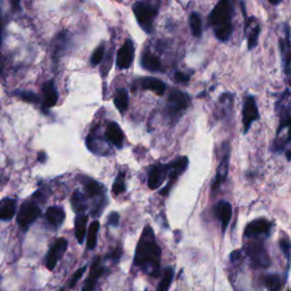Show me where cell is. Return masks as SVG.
<instances>
[{
	"label": "cell",
	"instance_id": "6da1fadb",
	"mask_svg": "<svg viewBox=\"0 0 291 291\" xmlns=\"http://www.w3.org/2000/svg\"><path fill=\"white\" fill-rule=\"evenodd\" d=\"M161 248L155 239L154 230L146 226L138 242L133 263L135 266L142 268L146 273L152 276H157L161 266Z\"/></svg>",
	"mask_w": 291,
	"mask_h": 291
},
{
	"label": "cell",
	"instance_id": "7a4b0ae2",
	"mask_svg": "<svg viewBox=\"0 0 291 291\" xmlns=\"http://www.w3.org/2000/svg\"><path fill=\"white\" fill-rule=\"evenodd\" d=\"M234 6L230 0H220L208 17V23L220 41H227L234 31Z\"/></svg>",
	"mask_w": 291,
	"mask_h": 291
},
{
	"label": "cell",
	"instance_id": "3957f363",
	"mask_svg": "<svg viewBox=\"0 0 291 291\" xmlns=\"http://www.w3.org/2000/svg\"><path fill=\"white\" fill-rule=\"evenodd\" d=\"M161 7V0H140L133 5V13L146 33L154 31V22Z\"/></svg>",
	"mask_w": 291,
	"mask_h": 291
},
{
	"label": "cell",
	"instance_id": "277c9868",
	"mask_svg": "<svg viewBox=\"0 0 291 291\" xmlns=\"http://www.w3.org/2000/svg\"><path fill=\"white\" fill-rule=\"evenodd\" d=\"M189 105H190V96L179 89H172L168 96L166 106L168 118L176 123L189 107Z\"/></svg>",
	"mask_w": 291,
	"mask_h": 291
},
{
	"label": "cell",
	"instance_id": "5b68a950",
	"mask_svg": "<svg viewBox=\"0 0 291 291\" xmlns=\"http://www.w3.org/2000/svg\"><path fill=\"white\" fill-rule=\"evenodd\" d=\"M246 254L249 257L254 269H268L271 265V258L268 250L260 242H251L246 246Z\"/></svg>",
	"mask_w": 291,
	"mask_h": 291
},
{
	"label": "cell",
	"instance_id": "8992f818",
	"mask_svg": "<svg viewBox=\"0 0 291 291\" xmlns=\"http://www.w3.org/2000/svg\"><path fill=\"white\" fill-rule=\"evenodd\" d=\"M41 215V210L35 202L25 201L19 207L17 214V224L22 229H27L32 223H35Z\"/></svg>",
	"mask_w": 291,
	"mask_h": 291
},
{
	"label": "cell",
	"instance_id": "52a82bcc",
	"mask_svg": "<svg viewBox=\"0 0 291 291\" xmlns=\"http://www.w3.org/2000/svg\"><path fill=\"white\" fill-rule=\"evenodd\" d=\"M280 50L282 56L285 80L291 86V42L288 25H284V37L280 39Z\"/></svg>",
	"mask_w": 291,
	"mask_h": 291
},
{
	"label": "cell",
	"instance_id": "ba28073f",
	"mask_svg": "<svg viewBox=\"0 0 291 291\" xmlns=\"http://www.w3.org/2000/svg\"><path fill=\"white\" fill-rule=\"evenodd\" d=\"M188 163H189V159L187 157H180V158L176 159V161L172 162L169 165H167V167H168L167 174H168V178H169V184L161 191L163 196L167 195L169 189H171L173 184L176 183V181L178 180V178L180 177L184 171H186V168L188 167Z\"/></svg>",
	"mask_w": 291,
	"mask_h": 291
},
{
	"label": "cell",
	"instance_id": "9c48e42d",
	"mask_svg": "<svg viewBox=\"0 0 291 291\" xmlns=\"http://www.w3.org/2000/svg\"><path fill=\"white\" fill-rule=\"evenodd\" d=\"M258 119H259V113L258 108H257L255 98L251 96L247 97L244 105V109H242V123H244L245 133L248 132L251 124Z\"/></svg>",
	"mask_w": 291,
	"mask_h": 291
},
{
	"label": "cell",
	"instance_id": "30bf717a",
	"mask_svg": "<svg viewBox=\"0 0 291 291\" xmlns=\"http://www.w3.org/2000/svg\"><path fill=\"white\" fill-rule=\"evenodd\" d=\"M134 58V46L131 40H127L121 47L116 57V64L121 70H127L131 66Z\"/></svg>",
	"mask_w": 291,
	"mask_h": 291
},
{
	"label": "cell",
	"instance_id": "8fae6325",
	"mask_svg": "<svg viewBox=\"0 0 291 291\" xmlns=\"http://www.w3.org/2000/svg\"><path fill=\"white\" fill-rule=\"evenodd\" d=\"M67 248V240L63 239H58L49 250V253L47 255L46 258V266L48 270H54L56 264L58 263V260L61 259V257L64 255V253L66 251Z\"/></svg>",
	"mask_w": 291,
	"mask_h": 291
},
{
	"label": "cell",
	"instance_id": "7c38bea8",
	"mask_svg": "<svg viewBox=\"0 0 291 291\" xmlns=\"http://www.w3.org/2000/svg\"><path fill=\"white\" fill-rule=\"evenodd\" d=\"M168 172L167 165L164 164H156L155 166L150 169L148 176V186L152 190H156L162 186L164 181L166 180Z\"/></svg>",
	"mask_w": 291,
	"mask_h": 291
},
{
	"label": "cell",
	"instance_id": "4fadbf2b",
	"mask_svg": "<svg viewBox=\"0 0 291 291\" xmlns=\"http://www.w3.org/2000/svg\"><path fill=\"white\" fill-rule=\"evenodd\" d=\"M229 163H230V148L226 147L225 153L223 154L221 163L217 167V173L213 182V191H216L220 189L222 183H224L227 177V171H229Z\"/></svg>",
	"mask_w": 291,
	"mask_h": 291
},
{
	"label": "cell",
	"instance_id": "5bb4252c",
	"mask_svg": "<svg viewBox=\"0 0 291 291\" xmlns=\"http://www.w3.org/2000/svg\"><path fill=\"white\" fill-rule=\"evenodd\" d=\"M272 224L265 218H257V220L250 222L245 230V236L247 238H254L261 235H269Z\"/></svg>",
	"mask_w": 291,
	"mask_h": 291
},
{
	"label": "cell",
	"instance_id": "9a60e30c",
	"mask_svg": "<svg viewBox=\"0 0 291 291\" xmlns=\"http://www.w3.org/2000/svg\"><path fill=\"white\" fill-rule=\"evenodd\" d=\"M246 37L247 41H248V49H254L258 43V37L260 32L259 23L257 22L255 17H249L248 21L246 23Z\"/></svg>",
	"mask_w": 291,
	"mask_h": 291
},
{
	"label": "cell",
	"instance_id": "2e32d148",
	"mask_svg": "<svg viewBox=\"0 0 291 291\" xmlns=\"http://www.w3.org/2000/svg\"><path fill=\"white\" fill-rule=\"evenodd\" d=\"M140 88L150 90L156 94L157 96H163L166 91V85H165L164 82L156 77H142L139 81Z\"/></svg>",
	"mask_w": 291,
	"mask_h": 291
},
{
	"label": "cell",
	"instance_id": "e0dca14e",
	"mask_svg": "<svg viewBox=\"0 0 291 291\" xmlns=\"http://www.w3.org/2000/svg\"><path fill=\"white\" fill-rule=\"evenodd\" d=\"M215 214L218 217V220L221 221L222 224V231L225 232L227 225L231 221L232 217V207L227 201L222 200L216 205L215 207Z\"/></svg>",
	"mask_w": 291,
	"mask_h": 291
},
{
	"label": "cell",
	"instance_id": "ac0fdd59",
	"mask_svg": "<svg viewBox=\"0 0 291 291\" xmlns=\"http://www.w3.org/2000/svg\"><path fill=\"white\" fill-rule=\"evenodd\" d=\"M43 90V108H51L57 104L58 94L54 81H48L42 86Z\"/></svg>",
	"mask_w": 291,
	"mask_h": 291
},
{
	"label": "cell",
	"instance_id": "d6986e66",
	"mask_svg": "<svg viewBox=\"0 0 291 291\" xmlns=\"http://www.w3.org/2000/svg\"><path fill=\"white\" fill-rule=\"evenodd\" d=\"M106 138L116 147L121 148L123 144L124 133L118 123L109 122L107 124V129H106Z\"/></svg>",
	"mask_w": 291,
	"mask_h": 291
},
{
	"label": "cell",
	"instance_id": "ffe728a7",
	"mask_svg": "<svg viewBox=\"0 0 291 291\" xmlns=\"http://www.w3.org/2000/svg\"><path fill=\"white\" fill-rule=\"evenodd\" d=\"M16 201L12 198H4L0 200V220L9 221L15 215Z\"/></svg>",
	"mask_w": 291,
	"mask_h": 291
},
{
	"label": "cell",
	"instance_id": "44dd1931",
	"mask_svg": "<svg viewBox=\"0 0 291 291\" xmlns=\"http://www.w3.org/2000/svg\"><path fill=\"white\" fill-rule=\"evenodd\" d=\"M141 66L146 71L158 72L162 70V64L159 58L150 51H144L141 56Z\"/></svg>",
	"mask_w": 291,
	"mask_h": 291
},
{
	"label": "cell",
	"instance_id": "7402d4cb",
	"mask_svg": "<svg viewBox=\"0 0 291 291\" xmlns=\"http://www.w3.org/2000/svg\"><path fill=\"white\" fill-rule=\"evenodd\" d=\"M103 272H104V269L101 268L100 264H99V258H96L94 261V264H92V266H91V272H90L88 280H86L85 285L83 287V290H85V291L86 290H94L96 287L97 281H98V279L100 278L101 274H103Z\"/></svg>",
	"mask_w": 291,
	"mask_h": 291
},
{
	"label": "cell",
	"instance_id": "603a6c76",
	"mask_svg": "<svg viewBox=\"0 0 291 291\" xmlns=\"http://www.w3.org/2000/svg\"><path fill=\"white\" fill-rule=\"evenodd\" d=\"M47 221L50 223L52 226L58 227L62 225V223L65 220V212L62 207L58 206H52L48 208V211L46 213Z\"/></svg>",
	"mask_w": 291,
	"mask_h": 291
},
{
	"label": "cell",
	"instance_id": "cb8c5ba5",
	"mask_svg": "<svg viewBox=\"0 0 291 291\" xmlns=\"http://www.w3.org/2000/svg\"><path fill=\"white\" fill-rule=\"evenodd\" d=\"M86 223H88V215H77L75 218V237L79 244L84 241L85 231H86Z\"/></svg>",
	"mask_w": 291,
	"mask_h": 291
},
{
	"label": "cell",
	"instance_id": "d4e9b609",
	"mask_svg": "<svg viewBox=\"0 0 291 291\" xmlns=\"http://www.w3.org/2000/svg\"><path fill=\"white\" fill-rule=\"evenodd\" d=\"M114 104L120 111H125L129 106V95L125 89H119L114 97Z\"/></svg>",
	"mask_w": 291,
	"mask_h": 291
},
{
	"label": "cell",
	"instance_id": "484cf974",
	"mask_svg": "<svg viewBox=\"0 0 291 291\" xmlns=\"http://www.w3.org/2000/svg\"><path fill=\"white\" fill-rule=\"evenodd\" d=\"M189 22H190V27L193 37L200 38L202 35V21L199 14L192 13L190 18H189Z\"/></svg>",
	"mask_w": 291,
	"mask_h": 291
},
{
	"label": "cell",
	"instance_id": "4316f807",
	"mask_svg": "<svg viewBox=\"0 0 291 291\" xmlns=\"http://www.w3.org/2000/svg\"><path fill=\"white\" fill-rule=\"evenodd\" d=\"M98 231H99V222L98 221L92 222L89 227L88 239H86V248L89 250L94 249L97 245V235H98Z\"/></svg>",
	"mask_w": 291,
	"mask_h": 291
},
{
	"label": "cell",
	"instance_id": "83f0119b",
	"mask_svg": "<svg viewBox=\"0 0 291 291\" xmlns=\"http://www.w3.org/2000/svg\"><path fill=\"white\" fill-rule=\"evenodd\" d=\"M173 275H174V271L172 268H166L164 270V273H163V278L161 280V282H159L158 285V291H166L168 290V288L171 287V283H172V280H173Z\"/></svg>",
	"mask_w": 291,
	"mask_h": 291
},
{
	"label": "cell",
	"instance_id": "f1b7e54d",
	"mask_svg": "<svg viewBox=\"0 0 291 291\" xmlns=\"http://www.w3.org/2000/svg\"><path fill=\"white\" fill-rule=\"evenodd\" d=\"M265 285L270 290L278 291L282 288V281H281L280 276L276 274H271L265 278Z\"/></svg>",
	"mask_w": 291,
	"mask_h": 291
},
{
	"label": "cell",
	"instance_id": "f546056e",
	"mask_svg": "<svg viewBox=\"0 0 291 291\" xmlns=\"http://www.w3.org/2000/svg\"><path fill=\"white\" fill-rule=\"evenodd\" d=\"M84 189H85V192L88 193L89 196L94 197V196H98L100 195L101 192H103L104 188L101 184H99L98 182H96L94 180H90L84 184Z\"/></svg>",
	"mask_w": 291,
	"mask_h": 291
},
{
	"label": "cell",
	"instance_id": "4dcf8cb0",
	"mask_svg": "<svg viewBox=\"0 0 291 291\" xmlns=\"http://www.w3.org/2000/svg\"><path fill=\"white\" fill-rule=\"evenodd\" d=\"M72 206L73 208H74V211L76 213L83 212L85 210L83 197H82V195L79 191H75L74 195H73L72 197Z\"/></svg>",
	"mask_w": 291,
	"mask_h": 291
},
{
	"label": "cell",
	"instance_id": "1f68e13d",
	"mask_svg": "<svg viewBox=\"0 0 291 291\" xmlns=\"http://www.w3.org/2000/svg\"><path fill=\"white\" fill-rule=\"evenodd\" d=\"M125 191V174L121 172L113 184V193L114 195H120Z\"/></svg>",
	"mask_w": 291,
	"mask_h": 291
},
{
	"label": "cell",
	"instance_id": "d6a6232c",
	"mask_svg": "<svg viewBox=\"0 0 291 291\" xmlns=\"http://www.w3.org/2000/svg\"><path fill=\"white\" fill-rule=\"evenodd\" d=\"M104 55H105V47L104 45H101L94 51V55H92L91 57L92 65L96 66V65L100 64V62L103 61V58H104Z\"/></svg>",
	"mask_w": 291,
	"mask_h": 291
},
{
	"label": "cell",
	"instance_id": "836d02e7",
	"mask_svg": "<svg viewBox=\"0 0 291 291\" xmlns=\"http://www.w3.org/2000/svg\"><path fill=\"white\" fill-rule=\"evenodd\" d=\"M19 98L24 101H27V103H38L39 97L33 94L31 91H23V92H17L16 94Z\"/></svg>",
	"mask_w": 291,
	"mask_h": 291
},
{
	"label": "cell",
	"instance_id": "e575fe53",
	"mask_svg": "<svg viewBox=\"0 0 291 291\" xmlns=\"http://www.w3.org/2000/svg\"><path fill=\"white\" fill-rule=\"evenodd\" d=\"M280 248L281 250L283 251V254L285 257H288L290 258V255H291V244L288 239H282L280 240Z\"/></svg>",
	"mask_w": 291,
	"mask_h": 291
},
{
	"label": "cell",
	"instance_id": "d590c367",
	"mask_svg": "<svg viewBox=\"0 0 291 291\" xmlns=\"http://www.w3.org/2000/svg\"><path fill=\"white\" fill-rule=\"evenodd\" d=\"M86 271V266H83V268H81L76 271V272L74 273V275H73V279L71 281V284H70V287L73 288L74 285L77 283V281H79L81 278H82V275H83V273Z\"/></svg>",
	"mask_w": 291,
	"mask_h": 291
},
{
	"label": "cell",
	"instance_id": "8d00e7d4",
	"mask_svg": "<svg viewBox=\"0 0 291 291\" xmlns=\"http://www.w3.org/2000/svg\"><path fill=\"white\" fill-rule=\"evenodd\" d=\"M120 223V215L116 212L110 213L108 216V224L111 226H118Z\"/></svg>",
	"mask_w": 291,
	"mask_h": 291
},
{
	"label": "cell",
	"instance_id": "74e56055",
	"mask_svg": "<svg viewBox=\"0 0 291 291\" xmlns=\"http://www.w3.org/2000/svg\"><path fill=\"white\" fill-rule=\"evenodd\" d=\"M189 79H190V76L187 75L186 73H182V72H177L176 73V80L178 82H180V83H183V84L188 83Z\"/></svg>",
	"mask_w": 291,
	"mask_h": 291
},
{
	"label": "cell",
	"instance_id": "f35d334b",
	"mask_svg": "<svg viewBox=\"0 0 291 291\" xmlns=\"http://www.w3.org/2000/svg\"><path fill=\"white\" fill-rule=\"evenodd\" d=\"M242 259L241 257V251L240 250H235L234 253L231 254V261L232 263H239V261Z\"/></svg>",
	"mask_w": 291,
	"mask_h": 291
},
{
	"label": "cell",
	"instance_id": "ab89813d",
	"mask_svg": "<svg viewBox=\"0 0 291 291\" xmlns=\"http://www.w3.org/2000/svg\"><path fill=\"white\" fill-rule=\"evenodd\" d=\"M121 254H122V249L120 248H116L114 251H111V253L109 254V258H111L113 260H115V261H118L119 259H120V257H121Z\"/></svg>",
	"mask_w": 291,
	"mask_h": 291
},
{
	"label": "cell",
	"instance_id": "60d3db41",
	"mask_svg": "<svg viewBox=\"0 0 291 291\" xmlns=\"http://www.w3.org/2000/svg\"><path fill=\"white\" fill-rule=\"evenodd\" d=\"M3 30H4V19H3V13H2V9H0V43H2Z\"/></svg>",
	"mask_w": 291,
	"mask_h": 291
},
{
	"label": "cell",
	"instance_id": "b9f144b4",
	"mask_svg": "<svg viewBox=\"0 0 291 291\" xmlns=\"http://www.w3.org/2000/svg\"><path fill=\"white\" fill-rule=\"evenodd\" d=\"M45 159H46L45 153H40V154H39V158H38L39 162H45Z\"/></svg>",
	"mask_w": 291,
	"mask_h": 291
},
{
	"label": "cell",
	"instance_id": "7bdbcfd3",
	"mask_svg": "<svg viewBox=\"0 0 291 291\" xmlns=\"http://www.w3.org/2000/svg\"><path fill=\"white\" fill-rule=\"evenodd\" d=\"M18 3H19V0H13V6H14V8L17 7Z\"/></svg>",
	"mask_w": 291,
	"mask_h": 291
},
{
	"label": "cell",
	"instance_id": "ee69618b",
	"mask_svg": "<svg viewBox=\"0 0 291 291\" xmlns=\"http://www.w3.org/2000/svg\"><path fill=\"white\" fill-rule=\"evenodd\" d=\"M280 2L281 0H270V3L273 4V5H278V4H280Z\"/></svg>",
	"mask_w": 291,
	"mask_h": 291
},
{
	"label": "cell",
	"instance_id": "f6af8a7d",
	"mask_svg": "<svg viewBox=\"0 0 291 291\" xmlns=\"http://www.w3.org/2000/svg\"><path fill=\"white\" fill-rule=\"evenodd\" d=\"M287 158H288V161H291V149L287 152Z\"/></svg>",
	"mask_w": 291,
	"mask_h": 291
},
{
	"label": "cell",
	"instance_id": "bcb514c9",
	"mask_svg": "<svg viewBox=\"0 0 291 291\" xmlns=\"http://www.w3.org/2000/svg\"><path fill=\"white\" fill-rule=\"evenodd\" d=\"M3 71V63H2V57H0V72Z\"/></svg>",
	"mask_w": 291,
	"mask_h": 291
}]
</instances>
